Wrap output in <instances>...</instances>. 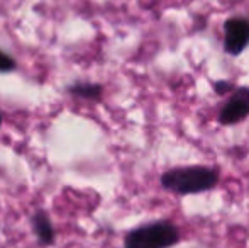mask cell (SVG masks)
<instances>
[{
    "instance_id": "5b68a950",
    "label": "cell",
    "mask_w": 249,
    "mask_h": 248,
    "mask_svg": "<svg viewBox=\"0 0 249 248\" xmlns=\"http://www.w3.org/2000/svg\"><path fill=\"white\" fill-rule=\"evenodd\" d=\"M33 229L41 245H53L54 243V228H53V223L50 221V216L44 211H37L33 216Z\"/></svg>"
},
{
    "instance_id": "7a4b0ae2",
    "label": "cell",
    "mask_w": 249,
    "mask_h": 248,
    "mask_svg": "<svg viewBox=\"0 0 249 248\" xmlns=\"http://www.w3.org/2000/svg\"><path fill=\"white\" fill-rule=\"evenodd\" d=\"M180 238V229L173 223L156 221L129 231L124 238V248H171Z\"/></svg>"
},
{
    "instance_id": "ba28073f",
    "label": "cell",
    "mask_w": 249,
    "mask_h": 248,
    "mask_svg": "<svg viewBox=\"0 0 249 248\" xmlns=\"http://www.w3.org/2000/svg\"><path fill=\"white\" fill-rule=\"evenodd\" d=\"M213 89H215V92L219 94V95H224V94L231 92V90L234 89V85L231 82H215L213 83Z\"/></svg>"
},
{
    "instance_id": "6da1fadb",
    "label": "cell",
    "mask_w": 249,
    "mask_h": 248,
    "mask_svg": "<svg viewBox=\"0 0 249 248\" xmlns=\"http://www.w3.org/2000/svg\"><path fill=\"white\" fill-rule=\"evenodd\" d=\"M219 184V172L209 167H177L161 175V186L180 195L202 194Z\"/></svg>"
},
{
    "instance_id": "277c9868",
    "label": "cell",
    "mask_w": 249,
    "mask_h": 248,
    "mask_svg": "<svg viewBox=\"0 0 249 248\" xmlns=\"http://www.w3.org/2000/svg\"><path fill=\"white\" fill-rule=\"evenodd\" d=\"M249 116V87H239L220 109L219 121L224 126L237 124Z\"/></svg>"
},
{
    "instance_id": "8992f818",
    "label": "cell",
    "mask_w": 249,
    "mask_h": 248,
    "mask_svg": "<svg viewBox=\"0 0 249 248\" xmlns=\"http://www.w3.org/2000/svg\"><path fill=\"white\" fill-rule=\"evenodd\" d=\"M68 92L75 97H82V99H100L102 95V87L99 83H89V82H76L71 87H68Z\"/></svg>"
},
{
    "instance_id": "3957f363",
    "label": "cell",
    "mask_w": 249,
    "mask_h": 248,
    "mask_svg": "<svg viewBox=\"0 0 249 248\" xmlns=\"http://www.w3.org/2000/svg\"><path fill=\"white\" fill-rule=\"evenodd\" d=\"M249 46V19L231 17L224 24V50L231 57H239Z\"/></svg>"
},
{
    "instance_id": "52a82bcc",
    "label": "cell",
    "mask_w": 249,
    "mask_h": 248,
    "mask_svg": "<svg viewBox=\"0 0 249 248\" xmlns=\"http://www.w3.org/2000/svg\"><path fill=\"white\" fill-rule=\"evenodd\" d=\"M16 66H17V63L12 57H10V55L0 51V73L12 72V70H16Z\"/></svg>"
},
{
    "instance_id": "9c48e42d",
    "label": "cell",
    "mask_w": 249,
    "mask_h": 248,
    "mask_svg": "<svg viewBox=\"0 0 249 248\" xmlns=\"http://www.w3.org/2000/svg\"><path fill=\"white\" fill-rule=\"evenodd\" d=\"M0 124H2V114H0Z\"/></svg>"
}]
</instances>
